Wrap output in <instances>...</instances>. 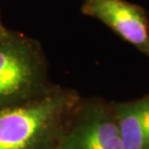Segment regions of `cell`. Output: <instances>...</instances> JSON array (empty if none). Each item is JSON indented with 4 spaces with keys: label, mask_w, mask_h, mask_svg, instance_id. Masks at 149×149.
I'll return each mask as SVG.
<instances>
[{
    "label": "cell",
    "mask_w": 149,
    "mask_h": 149,
    "mask_svg": "<svg viewBox=\"0 0 149 149\" xmlns=\"http://www.w3.org/2000/svg\"><path fill=\"white\" fill-rule=\"evenodd\" d=\"M55 85L40 42L6 27L0 30V111L40 97Z\"/></svg>",
    "instance_id": "obj_2"
},
{
    "label": "cell",
    "mask_w": 149,
    "mask_h": 149,
    "mask_svg": "<svg viewBox=\"0 0 149 149\" xmlns=\"http://www.w3.org/2000/svg\"><path fill=\"white\" fill-rule=\"evenodd\" d=\"M5 26L3 25V23H2V22H1V19H0V30H2L3 28H4Z\"/></svg>",
    "instance_id": "obj_6"
},
{
    "label": "cell",
    "mask_w": 149,
    "mask_h": 149,
    "mask_svg": "<svg viewBox=\"0 0 149 149\" xmlns=\"http://www.w3.org/2000/svg\"><path fill=\"white\" fill-rule=\"evenodd\" d=\"M58 149H124L111 103L81 97Z\"/></svg>",
    "instance_id": "obj_3"
},
{
    "label": "cell",
    "mask_w": 149,
    "mask_h": 149,
    "mask_svg": "<svg viewBox=\"0 0 149 149\" xmlns=\"http://www.w3.org/2000/svg\"><path fill=\"white\" fill-rule=\"evenodd\" d=\"M111 103L124 149H149V94Z\"/></svg>",
    "instance_id": "obj_5"
},
{
    "label": "cell",
    "mask_w": 149,
    "mask_h": 149,
    "mask_svg": "<svg viewBox=\"0 0 149 149\" xmlns=\"http://www.w3.org/2000/svg\"><path fill=\"white\" fill-rule=\"evenodd\" d=\"M81 96L56 84L52 90L0 111V149H58Z\"/></svg>",
    "instance_id": "obj_1"
},
{
    "label": "cell",
    "mask_w": 149,
    "mask_h": 149,
    "mask_svg": "<svg viewBox=\"0 0 149 149\" xmlns=\"http://www.w3.org/2000/svg\"><path fill=\"white\" fill-rule=\"evenodd\" d=\"M81 12L100 20L149 58V19L143 7L126 0H83Z\"/></svg>",
    "instance_id": "obj_4"
}]
</instances>
